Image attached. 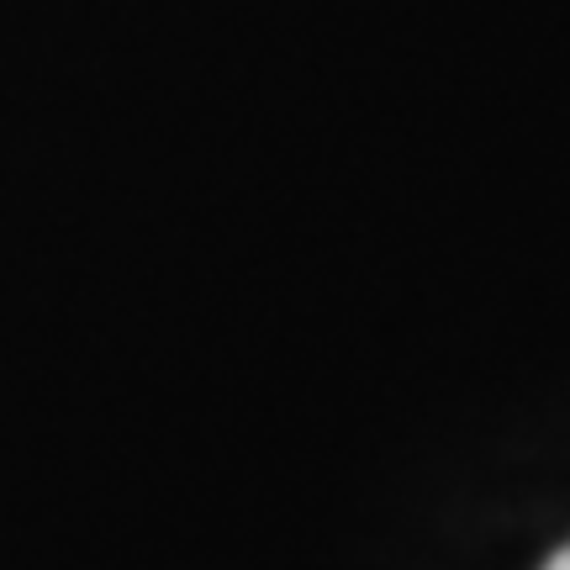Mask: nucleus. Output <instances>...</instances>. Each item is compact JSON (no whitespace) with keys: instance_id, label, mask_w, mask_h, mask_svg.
I'll use <instances>...</instances> for the list:
<instances>
[{"instance_id":"nucleus-1","label":"nucleus","mask_w":570,"mask_h":570,"mask_svg":"<svg viewBox=\"0 0 570 570\" xmlns=\"http://www.w3.org/2000/svg\"><path fill=\"white\" fill-rule=\"evenodd\" d=\"M550 570H570V554H560V560H554V566Z\"/></svg>"}]
</instances>
